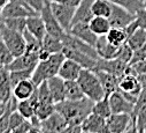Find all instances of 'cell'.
<instances>
[{
  "label": "cell",
  "instance_id": "6125c7cd",
  "mask_svg": "<svg viewBox=\"0 0 146 133\" xmlns=\"http://www.w3.org/2000/svg\"><path fill=\"white\" fill-rule=\"evenodd\" d=\"M5 133H9V131H7V132H5Z\"/></svg>",
  "mask_w": 146,
  "mask_h": 133
},
{
  "label": "cell",
  "instance_id": "8d00e7d4",
  "mask_svg": "<svg viewBox=\"0 0 146 133\" xmlns=\"http://www.w3.org/2000/svg\"><path fill=\"white\" fill-rule=\"evenodd\" d=\"M132 119L136 124V127L140 133H144V127L146 125V104L143 105L137 112H135L132 116Z\"/></svg>",
  "mask_w": 146,
  "mask_h": 133
},
{
  "label": "cell",
  "instance_id": "680465c9",
  "mask_svg": "<svg viewBox=\"0 0 146 133\" xmlns=\"http://www.w3.org/2000/svg\"><path fill=\"white\" fill-rule=\"evenodd\" d=\"M144 7H146V0H145V1H144Z\"/></svg>",
  "mask_w": 146,
  "mask_h": 133
},
{
  "label": "cell",
  "instance_id": "9a60e30c",
  "mask_svg": "<svg viewBox=\"0 0 146 133\" xmlns=\"http://www.w3.org/2000/svg\"><path fill=\"white\" fill-rule=\"evenodd\" d=\"M81 128L84 133H111L106 119L93 112L84 119V122L81 124Z\"/></svg>",
  "mask_w": 146,
  "mask_h": 133
},
{
  "label": "cell",
  "instance_id": "f907efd6",
  "mask_svg": "<svg viewBox=\"0 0 146 133\" xmlns=\"http://www.w3.org/2000/svg\"><path fill=\"white\" fill-rule=\"evenodd\" d=\"M123 133H140L139 131H138V128L136 127V124H135V122L130 125V127L127 130V131H124Z\"/></svg>",
  "mask_w": 146,
  "mask_h": 133
},
{
  "label": "cell",
  "instance_id": "ac0fdd59",
  "mask_svg": "<svg viewBox=\"0 0 146 133\" xmlns=\"http://www.w3.org/2000/svg\"><path fill=\"white\" fill-rule=\"evenodd\" d=\"M27 30L42 43L46 35V29L40 14H35L27 17Z\"/></svg>",
  "mask_w": 146,
  "mask_h": 133
},
{
  "label": "cell",
  "instance_id": "ee69618b",
  "mask_svg": "<svg viewBox=\"0 0 146 133\" xmlns=\"http://www.w3.org/2000/svg\"><path fill=\"white\" fill-rule=\"evenodd\" d=\"M32 123L29 120V119H25L21 125H19L17 127L13 128L9 131V133H28V131L32 127Z\"/></svg>",
  "mask_w": 146,
  "mask_h": 133
},
{
  "label": "cell",
  "instance_id": "7a4b0ae2",
  "mask_svg": "<svg viewBox=\"0 0 146 133\" xmlns=\"http://www.w3.org/2000/svg\"><path fill=\"white\" fill-rule=\"evenodd\" d=\"M64 58L66 57L63 52H58L51 54L50 58H47L46 60H39L31 77V81L33 82V85L38 87L42 82L47 81L48 79L58 75L60 66Z\"/></svg>",
  "mask_w": 146,
  "mask_h": 133
},
{
  "label": "cell",
  "instance_id": "5bb4252c",
  "mask_svg": "<svg viewBox=\"0 0 146 133\" xmlns=\"http://www.w3.org/2000/svg\"><path fill=\"white\" fill-rule=\"evenodd\" d=\"M62 52H63L66 58L76 61L77 64H80L82 66L83 69H89V70H92V71L96 69L98 59H99V58H93V57H91L86 53H83L81 51H77V50L71 49V48H67V46H63Z\"/></svg>",
  "mask_w": 146,
  "mask_h": 133
},
{
  "label": "cell",
  "instance_id": "1f68e13d",
  "mask_svg": "<svg viewBox=\"0 0 146 133\" xmlns=\"http://www.w3.org/2000/svg\"><path fill=\"white\" fill-rule=\"evenodd\" d=\"M55 111V103L54 102H44V101H38L37 105L35 109V115L37 116L40 120L47 118Z\"/></svg>",
  "mask_w": 146,
  "mask_h": 133
},
{
  "label": "cell",
  "instance_id": "e0dca14e",
  "mask_svg": "<svg viewBox=\"0 0 146 133\" xmlns=\"http://www.w3.org/2000/svg\"><path fill=\"white\" fill-rule=\"evenodd\" d=\"M35 14H38L36 13L35 11L16 4V3H12L9 1L3 9L1 12V17H0V21L4 20V19H11V17H28L30 15H35Z\"/></svg>",
  "mask_w": 146,
  "mask_h": 133
},
{
  "label": "cell",
  "instance_id": "7402d4cb",
  "mask_svg": "<svg viewBox=\"0 0 146 133\" xmlns=\"http://www.w3.org/2000/svg\"><path fill=\"white\" fill-rule=\"evenodd\" d=\"M99 78V81L105 91V96L108 97L111 94L119 89V78L104 71H94Z\"/></svg>",
  "mask_w": 146,
  "mask_h": 133
},
{
  "label": "cell",
  "instance_id": "681fc988",
  "mask_svg": "<svg viewBox=\"0 0 146 133\" xmlns=\"http://www.w3.org/2000/svg\"><path fill=\"white\" fill-rule=\"evenodd\" d=\"M50 56H51L50 52H47L46 50L40 48V50H39V60H46L47 58H50Z\"/></svg>",
  "mask_w": 146,
  "mask_h": 133
},
{
  "label": "cell",
  "instance_id": "8fae6325",
  "mask_svg": "<svg viewBox=\"0 0 146 133\" xmlns=\"http://www.w3.org/2000/svg\"><path fill=\"white\" fill-rule=\"evenodd\" d=\"M109 104H111L112 114H129L132 115L135 103L128 101V99L121 94V91L117 89L113 94L108 96Z\"/></svg>",
  "mask_w": 146,
  "mask_h": 133
},
{
  "label": "cell",
  "instance_id": "e575fe53",
  "mask_svg": "<svg viewBox=\"0 0 146 133\" xmlns=\"http://www.w3.org/2000/svg\"><path fill=\"white\" fill-rule=\"evenodd\" d=\"M35 109H36V104L31 101L30 98L27 99H22L19 101L17 103V111L25 118V119H30L35 116Z\"/></svg>",
  "mask_w": 146,
  "mask_h": 133
},
{
  "label": "cell",
  "instance_id": "db71d44e",
  "mask_svg": "<svg viewBox=\"0 0 146 133\" xmlns=\"http://www.w3.org/2000/svg\"><path fill=\"white\" fill-rule=\"evenodd\" d=\"M28 133H44L42 130H40V127H38V126H32L29 131H28Z\"/></svg>",
  "mask_w": 146,
  "mask_h": 133
},
{
  "label": "cell",
  "instance_id": "74e56055",
  "mask_svg": "<svg viewBox=\"0 0 146 133\" xmlns=\"http://www.w3.org/2000/svg\"><path fill=\"white\" fill-rule=\"evenodd\" d=\"M14 59L13 54L11 53V51L8 50L7 45L5 44L3 36L0 34V65L3 66H7L12 60Z\"/></svg>",
  "mask_w": 146,
  "mask_h": 133
},
{
  "label": "cell",
  "instance_id": "44dd1931",
  "mask_svg": "<svg viewBox=\"0 0 146 133\" xmlns=\"http://www.w3.org/2000/svg\"><path fill=\"white\" fill-rule=\"evenodd\" d=\"M13 96V85L6 66L0 70V102L7 103Z\"/></svg>",
  "mask_w": 146,
  "mask_h": 133
},
{
  "label": "cell",
  "instance_id": "83f0119b",
  "mask_svg": "<svg viewBox=\"0 0 146 133\" xmlns=\"http://www.w3.org/2000/svg\"><path fill=\"white\" fill-rule=\"evenodd\" d=\"M42 48L44 50H46L47 52H50L51 54L58 53V52H62V50H63V41H62V38L54 37V36H51V35L46 34L44 40L42 41Z\"/></svg>",
  "mask_w": 146,
  "mask_h": 133
},
{
  "label": "cell",
  "instance_id": "603a6c76",
  "mask_svg": "<svg viewBox=\"0 0 146 133\" xmlns=\"http://www.w3.org/2000/svg\"><path fill=\"white\" fill-rule=\"evenodd\" d=\"M47 86L50 89V93L53 97L54 103H60L66 99L64 95V80L60 78L59 75H55L47 80Z\"/></svg>",
  "mask_w": 146,
  "mask_h": 133
},
{
  "label": "cell",
  "instance_id": "9c48e42d",
  "mask_svg": "<svg viewBox=\"0 0 146 133\" xmlns=\"http://www.w3.org/2000/svg\"><path fill=\"white\" fill-rule=\"evenodd\" d=\"M135 19H136V14L131 13L130 11H128L127 8H124L123 6L113 3L112 13H111V15H109V17H108L109 23H111V27L112 28H121V29H124L131 22H133Z\"/></svg>",
  "mask_w": 146,
  "mask_h": 133
},
{
  "label": "cell",
  "instance_id": "816d5d0a",
  "mask_svg": "<svg viewBox=\"0 0 146 133\" xmlns=\"http://www.w3.org/2000/svg\"><path fill=\"white\" fill-rule=\"evenodd\" d=\"M6 111H7V103L0 102V117H1Z\"/></svg>",
  "mask_w": 146,
  "mask_h": 133
},
{
  "label": "cell",
  "instance_id": "30bf717a",
  "mask_svg": "<svg viewBox=\"0 0 146 133\" xmlns=\"http://www.w3.org/2000/svg\"><path fill=\"white\" fill-rule=\"evenodd\" d=\"M129 67V64L119 59V58H113V59H98L97 66L93 71H104L109 74H113L117 78L122 77Z\"/></svg>",
  "mask_w": 146,
  "mask_h": 133
},
{
  "label": "cell",
  "instance_id": "52a82bcc",
  "mask_svg": "<svg viewBox=\"0 0 146 133\" xmlns=\"http://www.w3.org/2000/svg\"><path fill=\"white\" fill-rule=\"evenodd\" d=\"M40 16L44 21L45 24V29H46V34L54 36V37H59V38H63V36L67 32L62 29V27L60 26V23L56 21L55 16L53 15L52 11H51V6H50V1L46 0L43 9L40 11Z\"/></svg>",
  "mask_w": 146,
  "mask_h": 133
},
{
  "label": "cell",
  "instance_id": "cb8c5ba5",
  "mask_svg": "<svg viewBox=\"0 0 146 133\" xmlns=\"http://www.w3.org/2000/svg\"><path fill=\"white\" fill-rule=\"evenodd\" d=\"M92 3L93 0H82L81 4L76 7L75 15L72 19V23H78V22H86L89 23L91 19L94 16L92 13Z\"/></svg>",
  "mask_w": 146,
  "mask_h": 133
},
{
  "label": "cell",
  "instance_id": "f5cc1de1",
  "mask_svg": "<svg viewBox=\"0 0 146 133\" xmlns=\"http://www.w3.org/2000/svg\"><path fill=\"white\" fill-rule=\"evenodd\" d=\"M138 79H139V81H140L141 87H146V73H145V74H139V75H138Z\"/></svg>",
  "mask_w": 146,
  "mask_h": 133
},
{
  "label": "cell",
  "instance_id": "6da1fadb",
  "mask_svg": "<svg viewBox=\"0 0 146 133\" xmlns=\"http://www.w3.org/2000/svg\"><path fill=\"white\" fill-rule=\"evenodd\" d=\"M93 104L94 102L88 97H83L78 101L64 99V101L55 104V110L63 116L68 125L81 126L84 119L90 114H92Z\"/></svg>",
  "mask_w": 146,
  "mask_h": 133
},
{
  "label": "cell",
  "instance_id": "6f0895ef",
  "mask_svg": "<svg viewBox=\"0 0 146 133\" xmlns=\"http://www.w3.org/2000/svg\"><path fill=\"white\" fill-rule=\"evenodd\" d=\"M144 133H146V125H145V127H144Z\"/></svg>",
  "mask_w": 146,
  "mask_h": 133
},
{
  "label": "cell",
  "instance_id": "836d02e7",
  "mask_svg": "<svg viewBox=\"0 0 146 133\" xmlns=\"http://www.w3.org/2000/svg\"><path fill=\"white\" fill-rule=\"evenodd\" d=\"M1 22L9 29L17 31L20 34H23L27 29V17H11V19H4Z\"/></svg>",
  "mask_w": 146,
  "mask_h": 133
},
{
  "label": "cell",
  "instance_id": "7c38bea8",
  "mask_svg": "<svg viewBox=\"0 0 146 133\" xmlns=\"http://www.w3.org/2000/svg\"><path fill=\"white\" fill-rule=\"evenodd\" d=\"M68 126L63 116L56 110L47 118L40 120L39 127L44 133H60Z\"/></svg>",
  "mask_w": 146,
  "mask_h": 133
},
{
  "label": "cell",
  "instance_id": "4fadbf2b",
  "mask_svg": "<svg viewBox=\"0 0 146 133\" xmlns=\"http://www.w3.org/2000/svg\"><path fill=\"white\" fill-rule=\"evenodd\" d=\"M106 122L111 133H123L130 127L133 119L129 114H112Z\"/></svg>",
  "mask_w": 146,
  "mask_h": 133
},
{
  "label": "cell",
  "instance_id": "ab89813d",
  "mask_svg": "<svg viewBox=\"0 0 146 133\" xmlns=\"http://www.w3.org/2000/svg\"><path fill=\"white\" fill-rule=\"evenodd\" d=\"M132 56H133V50L125 42V43H123L120 46L119 53H117V57L116 58H119V59H121V60H123V61H125V62H128L130 65V61L132 59Z\"/></svg>",
  "mask_w": 146,
  "mask_h": 133
},
{
  "label": "cell",
  "instance_id": "4dcf8cb0",
  "mask_svg": "<svg viewBox=\"0 0 146 133\" xmlns=\"http://www.w3.org/2000/svg\"><path fill=\"white\" fill-rule=\"evenodd\" d=\"M127 43L133 51L139 50L146 43V30L141 29V28H137L133 31V34L131 36H129Z\"/></svg>",
  "mask_w": 146,
  "mask_h": 133
},
{
  "label": "cell",
  "instance_id": "11a10c76",
  "mask_svg": "<svg viewBox=\"0 0 146 133\" xmlns=\"http://www.w3.org/2000/svg\"><path fill=\"white\" fill-rule=\"evenodd\" d=\"M9 3V0H0V17H1V12L4 9V7Z\"/></svg>",
  "mask_w": 146,
  "mask_h": 133
},
{
  "label": "cell",
  "instance_id": "d590c367",
  "mask_svg": "<svg viewBox=\"0 0 146 133\" xmlns=\"http://www.w3.org/2000/svg\"><path fill=\"white\" fill-rule=\"evenodd\" d=\"M35 70H20V71H11L9 72V78H11V82L13 85V87L19 83L22 80H28L31 79L32 73Z\"/></svg>",
  "mask_w": 146,
  "mask_h": 133
},
{
  "label": "cell",
  "instance_id": "3957f363",
  "mask_svg": "<svg viewBox=\"0 0 146 133\" xmlns=\"http://www.w3.org/2000/svg\"><path fill=\"white\" fill-rule=\"evenodd\" d=\"M77 82L80 83L84 96L90 98L91 101L98 102L105 97V91L94 71L83 69L77 78Z\"/></svg>",
  "mask_w": 146,
  "mask_h": 133
},
{
  "label": "cell",
  "instance_id": "f1b7e54d",
  "mask_svg": "<svg viewBox=\"0 0 146 133\" xmlns=\"http://www.w3.org/2000/svg\"><path fill=\"white\" fill-rule=\"evenodd\" d=\"M113 3L109 0H93L92 3V13L94 16L109 17L112 13Z\"/></svg>",
  "mask_w": 146,
  "mask_h": 133
},
{
  "label": "cell",
  "instance_id": "f35d334b",
  "mask_svg": "<svg viewBox=\"0 0 146 133\" xmlns=\"http://www.w3.org/2000/svg\"><path fill=\"white\" fill-rule=\"evenodd\" d=\"M115 4L123 6L124 8H127L128 11H130L133 14H136L137 11H139L141 7H144V4L140 0H116Z\"/></svg>",
  "mask_w": 146,
  "mask_h": 133
},
{
  "label": "cell",
  "instance_id": "bcb514c9",
  "mask_svg": "<svg viewBox=\"0 0 146 133\" xmlns=\"http://www.w3.org/2000/svg\"><path fill=\"white\" fill-rule=\"evenodd\" d=\"M132 69L135 70V72L139 75V74H145L146 73V58L136 62V64H132Z\"/></svg>",
  "mask_w": 146,
  "mask_h": 133
},
{
  "label": "cell",
  "instance_id": "5b68a950",
  "mask_svg": "<svg viewBox=\"0 0 146 133\" xmlns=\"http://www.w3.org/2000/svg\"><path fill=\"white\" fill-rule=\"evenodd\" d=\"M0 34H1L5 44L7 45L8 50L11 51L14 58L22 56L25 52L27 44L23 34H20L17 31L7 28L1 21H0Z\"/></svg>",
  "mask_w": 146,
  "mask_h": 133
},
{
  "label": "cell",
  "instance_id": "f546056e",
  "mask_svg": "<svg viewBox=\"0 0 146 133\" xmlns=\"http://www.w3.org/2000/svg\"><path fill=\"white\" fill-rule=\"evenodd\" d=\"M106 38H107V41L111 44H113L115 46H121L123 43L127 42L128 36H127V32H125L124 29L111 28V29H109V31L107 32Z\"/></svg>",
  "mask_w": 146,
  "mask_h": 133
},
{
  "label": "cell",
  "instance_id": "8992f818",
  "mask_svg": "<svg viewBox=\"0 0 146 133\" xmlns=\"http://www.w3.org/2000/svg\"><path fill=\"white\" fill-rule=\"evenodd\" d=\"M50 6H51V11L53 15L55 16L56 21L60 23L62 29L68 34L71 28V23H72V19H74V15H75L76 7L59 4V3H51V1H50Z\"/></svg>",
  "mask_w": 146,
  "mask_h": 133
},
{
  "label": "cell",
  "instance_id": "94428289",
  "mask_svg": "<svg viewBox=\"0 0 146 133\" xmlns=\"http://www.w3.org/2000/svg\"><path fill=\"white\" fill-rule=\"evenodd\" d=\"M140 1H141V3H143V4H144V1H145V0H140Z\"/></svg>",
  "mask_w": 146,
  "mask_h": 133
},
{
  "label": "cell",
  "instance_id": "277c9868",
  "mask_svg": "<svg viewBox=\"0 0 146 133\" xmlns=\"http://www.w3.org/2000/svg\"><path fill=\"white\" fill-rule=\"evenodd\" d=\"M119 90L128 101L136 103L141 90V85L138 79V74L135 72L131 65H129L127 72L119 78Z\"/></svg>",
  "mask_w": 146,
  "mask_h": 133
},
{
  "label": "cell",
  "instance_id": "ba28073f",
  "mask_svg": "<svg viewBox=\"0 0 146 133\" xmlns=\"http://www.w3.org/2000/svg\"><path fill=\"white\" fill-rule=\"evenodd\" d=\"M39 61V51H25L22 56L15 57L6 67L11 71L35 70Z\"/></svg>",
  "mask_w": 146,
  "mask_h": 133
},
{
  "label": "cell",
  "instance_id": "d6a6232c",
  "mask_svg": "<svg viewBox=\"0 0 146 133\" xmlns=\"http://www.w3.org/2000/svg\"><path fill=\"white\" fill-rule=\"evenodd\" d=\"M92 112L107 119L109 116L112 115V109H111V104H109V99L108 97H104L102 99L98 102H94L93 108H92Z\"/></svg>",
  "mask_w": 146,
  "mask_h": 133
},
{
  "label": "cell",
  "instance_id": "b9f144b4",
  "mask_svg": "<svg viewBox=\"0 0 146 133\" xmlns=\"http://www.w3.org/2000/svg\"><path fill=\"white\" fill-rule=\"evenodd\" d=\"M138 28L146 30V7H141L139 11L136 12V19H135Z\"/></svg>",
  "mask_w": 146,
  "mask_h": 133
},
{
  "label": "cell",
  "instance_id": "ffe728a7",
  "mask_svg": "<svg viewBox=\"0 0 146 133\" xmlns=\"http://www.w3.org/2000/svg\"><path fill=\"white\" fill-rule=\"evenodd\" d=\"M94 49H96L99 58H101V59H113V58L117 57L120 46H115V45L111 44L107 41L106 35H104V36L98 37L97 43L94 45Z\"/></svg>",
  "mask_w": 146,
  "mask_h": 133
},
{
  "label": "cell",
  "instance_id": "9f6ffc18",
  "mask_svg": "<svg viewBox=\"0 0 146 133\" xmlns=\"http://www.w3.org/2000/svg\"><path fill=\"white\" fill-rule=\"evenodd\" d=\"M109 1H112V3H114V4H115V3H116V0H109Z\"/></svg>",
  "mask_w": 146,
  "mask_h": 133
},
{
  "label": "cell",
  "instance_id": "91938a15",
  "mask_svg": "<svg viewBox=\"0 0 146 133\" xmlns=\"http://www.w3.org/2000/svg\"><path fill=\"white\" fill-rule=\"evenodd\" d=\"M3 67H4V66H3V65H0V70H1Z\"/></svg>",
  "mask_w": 146,
  "mask_h": 133
},
{
  "label": "cell",
  "instance_id": "7dc6e473",
  "mask_svg": "<svg viewBox=\"0 0 146 133\" xmlns=\"http://www.w3.org/2000/svg\"><path fill=\"white\" fill-rule=\"evenodd\" d=\"M51 3H59V4H63V5H68V6H72V7H77L82 0H50Z\"/></svg>",
  "mask_w": 146,
  "mask_h": 133
},
{
  "label": "cell",
  "instance_id": "c3c4849f",
  "mask_svg": "<svg viewBox=\"0 0 146 133\" xmlns=\"http://www.w3.org/2000/svg\"><path fill=\"white\" fill-rule=\"evenodd\" d=\"M60 133H82V128L81 126H72V125H68L63 131H61Z\"/></svg>",
  "mask_w": 146,
  "mask_h": 133
},
{
  "label": "cell",
  "instance_id": "d4e9b609",
  "mask_svg": "<svg viewBox=\"0 0 146 133\" xmlns=\"http://www.w3.org/2000/svg\"><path fill=\"white\" fill-rule=\"evenodd\" d=\"M35 90H36V86L33 85L31 79L22 80L13 87V96L17 98L19 101H22V99L29 98Z\"/></svg>",
  "mask_w": 146,
  "mask_h": 133
},
{
  "label": "cell",
  "instance_id": "484cf974",
  "mask_svg": "<svg viewBox=\"0 0 146 133\" xmlns=\"http://www.w3.org/2000/svg\"><path fill=\"white\" fill-rule=\"evenodd\" d=\"M64 95L66 99H69V101H78L85 97L77 80L64 81Z\"/></svg>",
  "mask_w": 146,
  "mask_h": 133
},
{
  "label": "cell",
  "instance_id": "7bdbcfd3",
  "mask_svg": "<svg viewBox=\"0 0 146 133\" xmlns=\"http://www.w3.org/2000/svg\"><path fill=\"white\" fill-rule=\"evenodd\" d=\"M146 104V87H141V90H140V93H139V95H138V97H137V101H136V103H135V108H133V112H132V115L135 114V112H137L143 105H145ZM131 115V116H132Z\"/></svg>",
  "mask_w": 146,
  "mask_h": 133
},
{
  "label": "cell",
  "instance_id": "4316f807",
  "mask_svg": "<svg viewBox=\"0 0 146 133\" xmlns=\"http://www.w3.org/2000/svg\"><path fill=\"white\" fill-rule=\"evenodd\" d=\"M89 26L97 36L107 35L109 29L112 28L111 23H109V20L107 17H102V16H93L91 19V21L89 22Z\"/></svg>",
  "mask_w": 146,
  "mask_h": 133
},
{
  "label": "cell",
  "instance_id": "d6986e66",
  "mask_svg": "<svg viewBox=\"0 0 146 133\" xmlns=\"http://www.w3.org/2000/svg\"><path fill=\"white\" fill-rule=\"evenodd\" d=\"M82 70H83V67L80 64H77L76 61L71 60V59L64 58V60L62 61V64L60 66L58 75L60 78H62L64 81H67V80H77Z\"/></svg>",
  "mask_w": 146,
  "mask_h": 133
},
{
  "label": "cell",
  "instance_id": "60d3db41",
  "mask_svg": "<svg viewBox=\"0 0 146 133\" xmlns=\"http://www.w3.org/2000/svg\"><path fill=\"white\" fill-rule=\"evenodd\" d=\"M24 120H25V118H24L17 110L11 112V115H9V130H13V128L17 127V126L21 125Z\"/></svg>",
  "mask_w": 146,
  "mask_h": 133
},
{
  "label": "cell",
  "instance_id": "2e32d148",
  "mask_svg": "<svg viewBox=\"0 0 146 133\" xmlns=\"http://www.w3.org/2000/svg\"><path fill=\"white\" fill-rule=\"evenodd\" d=\"M68 34L80 38L81 41H83V42H85L92 46L96 45L97 40L99 37L91 30L89 23H86V22H78V23L71 24V28H70Z\"/></svg>",
  "mask_w": 146,
  "mask_h": 133
},
{
  "label": "cell",
  "instance_id": "f6af8a7d",
  "mask_svg": "<svg viewBox=\"0 0 146 133\" xmlns=\"http://www.w3.org/2000/svg\"><path fill=\"white\" fill-rule=\"evenodd\" d=\"M27 1V4L36 12V13H40V11L43 9V7H44V4H45V1L46 0H25Z\"/></svg>",
  "mask_w": 146,
  "mask_h": 133
}]
</instances>
